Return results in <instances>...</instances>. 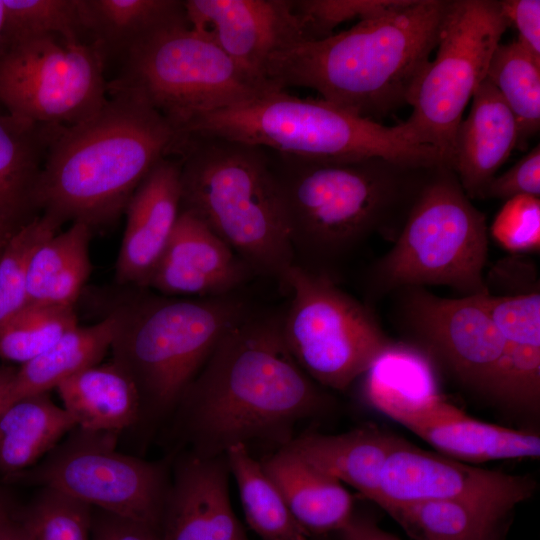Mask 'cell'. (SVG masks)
Instances as JSON below:
<instances>
[{"instance_id":"7402d4cb","label":"cell","mask_w":540,"mask_h":540,"mask_svg":"<svg viewBox=\"0 0 540 540\" xmlns=\"http://www.w3.org/2000/svg\"><path fill=\"white\" fill-rule=\"evenodd\" d=\"M504 347L495 397L506 405L536 410L540 399V293L480 295Z\"/></svg>"},{"instance_id":"f6af8a7d","label":"cell","mask_w":540,"mask_h":540,"mask_svg":"<svg viewBox=\"0 0 540 540\" xmlns=\"http://www.w3.org/2000/svg\"><path fill=\"white\" fill-rule=\"evenodd\" d=\"M19 509L0 521V540H29Z\"/></svg>"},{"instance_id":"ab89813d","label":"cell","mask_w":540,"mask_h":540,"mask_svg":"<svg viewBox=\"0 0 540 540\" xmlns=\"http://www.w3.org/2000/svg\"><path fill=\"white\" fill-rule=\"evenodd\" d=\"M490 233L511 252L538 251L540 248V200L517 196L506 200L496 215Z\"/></svg>"},{"instance_id":"e0dca14e","label":"cell","mask_w":540,"mask_h":540,"mask_svg":"<svg viewBox=\"0 0 540 540\" xmlns=\"http://www.w3.org/2000/svg\"><path fill=\"white\" fill-rule=\"evenodd\" d=\"M229 474L225 454L181 453L173 463L161 540H249L231 505Z\"/></svg>"},{"instance_id":"277c9868","label":"cell","mask_w":540,"mask_h":540,"mask_svg":"<svg viewBox=\"0 0 540 540\" xmlns=\"http://www.w3.org/2000/svg\"><path fill=\"white\" fill-rule=\"evenodd\" d=\"M271 162L294 253L317 263L335 261L374 235L394 241L435 167L380 157L310 160L279 153Z\"/></svg>"},{"instance_id":"30bf717a","label":"cell","mask_w":540,"mask_h":540,"mask_svg":"<svg viewBox=\"0 0 540 540\" xmlns=\"http://www.w3.org/2000/svg\"><path fill=\"white\" fill-rule=\"evenodd\" d=\"M280 280L292 293L281 318L283 339L320 386L346 390L393 344L371 311L327 273L294 263Z\"/></svg>"},{"instance_id":"816d5d0a","label":"cell","mask_w":540,"mask_h":540,"mask_svg":"<svg viewBox=\"0 0 540 540\" xmlns=\"http://www.w3.org/2000/svg\"><path fill=\"white\" fill-rule=\"evenodd\" d=\"M491 540H500V535H498V536L494 537V538H493V539H491Z\"/></svg>"},{"instance_id":"7a4b0ae2","label":"cell","mask_w":540,"mask_h":540,"mask_svg":"<svg viewBox=\"0 0 540 540\" xmlns=\"http://www.w3.org/2000/svg\"><path fill=\"white\" fill-rule=\"evenodd\" d=\"M449 0H405L348 30L275 53L266 78L278 89L310 88L321 99L377 122L407 105L436 49Z\"/></svg>"},{"instance_id":"3957f363","label":"cell","mask_w":540,"mask_h":540,"mask_svg":"<svg viewBox=\"0 0 540 540\" xmlns=\"http://www.w3.org/2000/svg\"><path fill=\"white\" fill-rule=\"evenodd\" d=\"M94 116L65 127L48 151L39 179V211L61 224L92 229L115 221L136 188L181 134L141 97L109 91Z\"/></svg>"},{"instance_id":"681fc988","label":"cell","mask_w":540,"mask_h":540,"mask_svg":"<svg viewBox=\"0 0 540 540\" xmlns=\"http://www.w3.org/2000/svg\"><path fill=\"white\" fill-rule=\"evenodd\" d=\"M3 20H4V3L3 0H0V35L3 27Z\"/></svg>"},{"instance_id":"ac0fdd59","label":"cell","mask_w":540,"mask_h":540,"mask_svg":"<svg viewBox=\"0 0 540 540\" xmlns=\"http://www.w3.org/2000/svg\"><path fill=\"white\" fill-rule=\"evenodd\" d=\"M253 275V270L204 223L180 210L148 288L170 297H221L232 294Z\"/></svg>"},{"instance_id":"5b68a950","label":"cell","mask_w":540,"mask_h":540,"mask_svg":"<svg viewBox=\"0 0 540 540\" xmlns=\"http://www.w3.org/2000/svg\"><path fill=\"white\" fill-rule=\"evenodd\" d=\"M181 211L204 223L255 274L278 277L295 263L279 183L265 148L182 134Z\"/></svg>"},{"instance_id":"7dc6e473","label":"cell","mask_w":540,"mask_h":540,"mask_svg":"<svg viewBox=\"0 0 540 540\" xmlns=\"http://www.w3.org/2000/svg\"><path fill=\"white\" fill-rule=\"evenodd\" d=\"M17 369L18 368L13 366L0 365V411L6 391L14 375L17 372Z\"/></svg>"},{"instance_id":"9a60e30c","label":"cell","mask_w":540,"mask_h":540,"mask_svg":"<svg viewBox=\"0 0 540 540\" xmlns=\"http://www.w3.org/2000/svg\"><path fill=\"white\" fill-rule=\"evenodd\" d=\"M535 490L528 476L474 467L400 438L384 463L375 503L460 500L512 510Z\"/></svg>"},{"instance_id":"7bdbcfd3","label":"cell","mask_w":540,"mask_h":540,"mask_svg":"<svg viewBox=\"0 0 540 540\" xmlns=\"http://www.w3.org/2000/svg\"><path fill=\"white\" fill-rule=\"evenodd\" d=\"M500 4L510 25L514 24L518 30L517 41L540 58V1L502 0Z\"/></svg>"},{"instance_id":"44dd1931","label":"cell","mask_w":540,"mask_h":540,"mask_svg":"<svg viewBox=\"0 0 540 540\" xmlns=\"http://www.w3.org/2000/svg\"><path fill=\"white\" fill-rule=\"evenodd\" d=\"M468 116L459 123L451 168L469 199L483 193L518 143L514 115L485 79L475 90Z\"/></svg>"},{"instance_id":"1f68e13d","label":"cell","mask_w":540,"mask_h":540,"mask_svg":"<svg viewBox=\"0 0 540 540\" xmlns=\"http://www.w3.org/2000/svg\"><path fill=\"white\" fill-rule=\"evenodd\" d=\"M224 454L239 489L246 521L256 535L261 540H308L310 537L250 449L236 444Z\"/></svg>"},{"instance_id":"ba28073f","label":"cell","mask_w":540,"mask_h":540,"mask_svg":"<svg viewBox=\"0 0 540 540\" xmlns=\"http://www.w3.org/2000/svg\"><path fill=\"white\" fill-rule=\"evenodd\" d=\"M485 215L465 194L450 166H435L421 187L392 248L371 267L375 296L408 287L447 286L462 297L490 293Z\"/></svg>"},{"instance_id":"836d02e7","label":"cell","mask_w":540,"mask_h":540,"mask_svg":"<svg viewBox=\"0 0 540 540\" xmlns=\"http://www.w3.org/2000/svg\"><path fill=\"white\" fill-rule=\"evenodd\" d=\"M486 79L514 115L517 146L524 147L540 128V58L517 40L500 43L491 57Z\"/></svg>"},{"instance_id":"603a6c76","label":"cell","mask_w":540,"mask_h":540,"mask_svg":"<svg viewBox=\"0 0 540 540\" xmlns=\"http://www.w3.org/2000/svg\"><path fill=\"white\" fill-rule=\"evenodd\" d=\"M64 128L26 120L0 105V223L12 235L39 215L41 172Z\"/></svg>"},{"instance_id":"d6a6232c","label":"cell","mask_w":540,"mask_h":540,"mask_svg":"<svg viewBox=\"0 0 540 540\" xmlns=\"http://www.w3.org/2000/svg\"><path fill=\"white\" fill-rule=\"evenodd\" d=\"M363 375L365 397L381 412L438 396L429 359L411 345L393 342Z\"/></svg>"},{"instance_id":"e575fe53","label":"cell","mask_w":540,"mask_h":540,"mask_svg":"<svg viewBox=\"0 0 540 540\" xmlns=\"http://www.w3.org/2000/svg\"><path fill=\"white\" fill-rule=\"evenodd\" d=\"M77 326L75 307L27 303L0 321V358L23 364Z\"/></svg>"},{"instance_id":"d4e9b609","label":"cell","mask_w":540,"mask_h":540,"mask_svg":"<svg viewBox=\"0 0 540 540\" xmlns=\"http://www.w3.org/2000/svg\"><path fill=\"white\" fill-rule=\"evenodd\" d=\"M399 439L375 427H360L336 435L301 433L285 448L376 502L384 463Z\"/></svg>"},{"instance_id":"c3c4849f","label":"cell","mask_w":540,"mask_h":540,"mask_svg":"<svg viewBox=\"0 0 540 540\" xmlns=\"http://www.w3.org/2000/svg\"><path fill=\"white\" fill-rule=\"evenodd\" d=\"M12 234L0 223V247L4 246Z\"/></svg>"},{"instance_id":"4dcf8cb0","label":"cell","mask_w":540,"mask_h":540,"mask_svg":"<svg viewBox=\"0 0 540 540\" xmlns=\"http://www.w3.org/2000/svg\"><path fill=\"white\" fill-rule=\"evenodd\" d=\"M385 510L414 540H491L511 509L460 500L384 504Z\"/></svg>"},{"instance_id":"7c38bea8","label":"cell","mask_w":540,"mask_h":540,"mask_svg":"<svg viewBox=\"0 0 540 540\" xmlns=\"http://www.w3.org/2000/svg\"><path fill=\"white\" fill-rule=\"evenodd\" d=\"M509 20L496 0H449L435 58L415 82L406 125L451 167L454 136L467 103L486 79Z\"/></svg>"},{"instance_id":"74e56055","label":"cell","mask_w":540,"mask_h":540,"mask_svg":"<svg viewBox=\"0 0 540 540\" xmlns=\"http://www.w3.org/2000/svg\"><path fill=\"white\" fill-rule=\"evenodd\" d=\"M1 38L58 34L68 39L85 35L79 0H3Z\"/></svg>"},{"instance_id":"83f0119b","label":"cell","mask_w":540,"mask_h":540,"mask_svg":"<svg viewBox=\"0 0 540 540\" xmlns=\"http://www.w3.org/2000/svg\"><path fill=\"white\" fill-rule=\"evenodd\" d=\"M75 427L48 392L13 402L0 413V474L5 478L31 468Z\"/></svg>"},{"instance_id":"f907efd6","label":"cell","mask_w":540,"mask_h":540,"mask_svg":"<svg viewBox=\"0 0 540 540\" xmlns=\"http://www.w3.org/2000/svg\"><path fill=\"white\" fill-rule=\"evenodd\" d=\"M308 540H334V539L331 538V535H327V536H319V537H310ZM338 540L340 539L338 538Z\"/></svg>"},{"instance_id":"52a82bcc","label":"cell","mask_w":540,"mask_h":540,"mask_svg":"<svg viewBox=\"0 0 540 540\" xmlns=\"http://www.w3.org/2000/svg\"><path fill=\"white\" fill-rule=\"evenodd\" d=\"M181 134L214 136L310 160L380 157L415 167L444 164L405 122L385 126L321 98H300L286 90L203 115Z\"/></svg>"},{"instance_id":"6da1fadb","label":"cell","mask_w":540,"mask_h":540,"mask_svg":"<svg viewBox=\"0 0 540 540\" xmlns=\"http://www.w3.org/2000/svg\"><path fill=\"white\" fill-rule=\"evenodd\" d=\"M297 364L281 317L250 312L220 340L173 412L175 432L201 457L243 444L278 450L296 425L326 411L330 396Z\"/></svg>"},{"instance_id":"60d3db41","label":"cell","mask_w":540,"mask_h":540,"mask_svg":"<svg viewBox=\"0 0 540 540\" xmlns=\"http://www.w3.org/2000/svg\"><path fill=\"white\" fill-rule=\"evenodd\" d=\"M517 196H540V147L537 144L505 173L495 176L483 198L509 200Z\"/></svg>"},{"instance_id":"d590c367","label":"cell","mask_w":540,"mask_h":540,"mask_svg":"<svg viewBox=\"0 0 540 540\" xmlns=\"http://www.w3.org/2000/svg\"><path fill=\"white\" fill-rule=\"evenodd\" d=\"M92 510L58 490L39 487L18 513L29 540H91Z\"/></svg>"},{"instance_id":"2e32d148","label":"cell","mask_w":540,"mask_h":540,"mask_svg":"<svg viewBox=\"0 0 540 540\" xmlns=\"http://www.w3.org/2000/svg\"><path fill=\"white\" fill-rule=\"evenodd\" d=\"M182 2L189 25L211 37L239 67L261 81L269 82L266 66L275 53L310 41L293 0Z\"/></svg>"},{"instance_id":"4316f807","label":"cell","mask_w":540,"mask_h":540,"mask_svg":"<svg viewBox=\"0 0 540 540\" xmlns=\"http://www.w3.org/2000/svg\"><path fill=\"white\" fill-rule=\"evenodd\" d=\"M114 330L115 320L106 314L93 325L73 328L23 363L9 384L0 413L23 397L47 393L74 374L99 364L111 347Z\"/></svg>"},{"instance_id":"f546056e","label":"cell","mask_w":540,"mask_h":540,"mask_svg":"<svg viewBox=\"0 0 540 540\" xmlns=\"http://www.w3.org/2000/svg\"><path fill=\"white\" fill-rule=\"evenodd\" d=\"M85 35L109 56H124L144 37L185 15L179 0H79Z\"/></svg>"},{"instance_id":"f35d334b","label":"cell","mask_w":540,"mask_h":540,"mask_svg":"<svg viewBox=\"0 0 540 540\" xmlns=\"http://www.w3.org/2000/svg\"><path fill=\"white\" fill-rule=\"evenodd\" d=\"M405 0H293L310 41L331 36L342 23L359 21L390 12Z\"/></svg>"},{"instance_id":"f5cc1de1","label":"cell","mask_w":540,"mask_h":540,"mask_svg":"<svg viewBox=\"0 0 540 540\" xmlns=\"http://www.w3.org/2000/svg\"><path fill=\"white\" fill-rule=\"evenodd\" d=\"M3 247H4V246H1V247H0V255H1V252H2V250H3Z\"/></svg>"},{"instance_id":"cb8c5ba5","label":"cell","mask_w":540,"mask_h":540,"mask_svg":"<svg viewBox=\"0 0 540 540\" xmlns=\"http://www.w3.org/2000/svg\"><path fill=\"white\" fill-rule=\"evenodd\" d=\"M260 463L309 537L336 535L354 513L353 498L342 482L289 449L270 452Z\"/></svg>"},{"instance_id":"b9f144b4","label":"cell","mask_w":540,"mask_h":540,"mask_svg":"<svg viewBox=\"0 0 540 540\" xmlns=\"http://www.w3.org/2000/svg\"><path fill=\"white\" fill-rule=\"evenodd\" d=\"M91 540H161L153 528L98 508L92 510Z\"/></svg>"},{"instance_id":"9c48e42d","label":"cell","mask_w":540,"mask_h":540,"mask_svg":"<svg viewBox=\"0 0 540 540\" xmlns=\"http://www.w3.org/2000/svg\"><path fill=\"white\" fill-rule=\"evenodd\" d=\"M280 90L239 67L186 15L156 29L124 58L109 91L135 94L181 134L195 119Z\"/></svg>"},{"instance_id":"8fae6325","label":"cell","mask_w":540,"mask_h":540,"mask_svg":"<svg viewBox=\"0 0 540 540\" xmlns=\"http://www.w3.org/2000/svg\"><path fill=\"white\" fill-rule=\"evenodd\" d=\"M118 434L76 426L37 464L4 482L53 488L160 534L169 464L119 452Z\"/></svg>"},{"instance_id":"ffe728a7","label":"cell","mask_w":540,"mask_h":540,"mask_svg":"<svg viewBox=\"0 0 540 540\" xmlns=\"http://www.w3.org/2000/svg\"><path fill=\"white\" fill-rule=\"evenodd\" d=\"M180 210V163L169 156L142 180L124 211L126 227L115 269L119 285L148 288Z\"/></svg>"},{"instance_id":"5bb4252c","label":"cell","mask_w":540,"mask_h":540,"mask_svg":"<svg viewBox=\"0 0 540 540\" xmlns=\"http://www.w3.org/2000/svg\"><path fill=\"white\" fill-rule=\"evenodd\" d=\"M400 321L463 385L495 397L503 339L480 295L445 298L424 287L403 288Z\"/></svg>"},{"instance_id":"484cf974","label":"cell","mask_w":540,"mask_h":540,"mask_svg":"<svg viewBox=\"0 0 540 540\" xmlns=\"http://www.w3.org/2000/svg\"><path fill=\"white\" fill-rule=\"evenodd\" d=\"M56 389L78 427L120 433L140 423L136 385L112 360L74 374Z\"/></svg>"},{"instance_id":"8d00e7d4","label":"cell","mask_w":540,"mask_h":540,"mask_svg":"<svg viewBox=\"0 0 540 540\" xmlns=\"http://www.w3.org/2000/svg\"><path fill=\"white\" fill-rule=\"evenodd\" d=\"M61 226L55 218L41 213L4 245L0 255V321L27 304L26 285L32 257Z\"/></svg>"},{"instance_id":"8992f818","label":"cell","mask_w":540,"mask_h":540,"mask_svg":"<svg viewBox=\"0 0 540 540\" xmlns=\"http://www.w3.org/2000/svg\"><path fill=\"white\" fill-rule=\"evenodd\" d=\"M132 287L107 314L115 320L112 361L136 385L141 423L174 411L220 340L251 310L232 294L183 299Z\"/></svg>"},{"instance_id":"ee69618b","label":"cell","mask_w":540,"mask_h":540,"mask_svg":"<svg viewBox=\"0 0 540 540\" xmlns=\"http://www.w3.org/2000/svg\"><path fill=\"white\" fill-rule=\"evenodd\" d=\"M336 536L340 540H400L381 529L374 519L355 511Z\"/></svg>"},{"instance_id":"bcb514c9","label":"cell","mask_w":540,"mask_h":540,"mask_svg":"<svg viewBox=\"0 0 540 540\" xmlns=\"http://www.w3.org/2000/svg\"><path fill=\"white\" fill-rule=\"evenodd\" d=\"M19 508L20 506L16 503L12 494L3 486H0V521L15 513Z\"/></svg>"},{"instance_id":"f1b7e54d","label":"cell","mask_w":540,"mask_h":540,"mask_svg":"<svg viewBox=\"0 0 540 540\" xmlns=\"http://www.w3.org/2000/svg\"><path fill=\"white\" fill-rule=\"evenodd\" d=\"M92 230L74 222L36 250L27 276V303L74 307L92 269Z\"/></svg>"},{"instance_id":"d6986e66","label":"cell","mask_w":540,"mask_h":540,"mask_svg":"<svg viewBox=\"0 0 540 540\" xmlns=\"http://www.w3.org/2000/svg\"><path fill=\"white\" fill-rule=\"evenodd\" d=\"M383 413L433 446L438 453L459 461L540 456L537 434L476 420L439 395Z\"/></svg>"},{"instance_id":"4fadbf2b","label":"cell","mask_w":540,"mask_h":540,"mask_svg":"<svg viewBox=\"0 0 540 540\" xmlns=\"http://www.w3.org/2000/svg\"><path fill=\"white\" fill-rule=\"evenodd\" d=\"M105 63L91 41L58 34L0 37V105L35 123L74 126L108 102Z\"/></svg>"}]
</instances>
